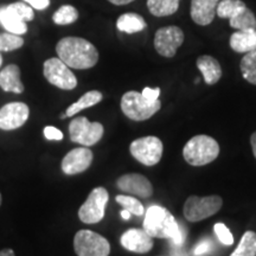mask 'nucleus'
Returning <instances> with one entry per match:
<instances>
[{"label":"nucleus","mask_w":256,"mask_h":256,"mask_svg":"<svg viewBox=\"0 0 256 256\" xmlns=\"http://www.w3.org/2000/svg\"><path fill=\"white\" fill-rule=\"evenodd\" d=\"M56 52L60 60L74 69H90L98 60V51L94 44L81 37L62 38L57 43Z\"/></svg>","instance_id":"f257e3e1"},{"label":"nucleus","mask_w":256,"mask_h":256,"mask_svg":"<svg viewBox=\"0 0 256 256\" xmlns=\"http://www.w3.org/2000/svg\"><path fill=\"white\" fill-rule=\"evenodd\" d=\"M144 230L153 238H168L177 246L184 242L179 224L166 208L150 206L145 212Z\"/></svg>","instance_id":"f03ea898"},{"label":"nucleus","mask_w":256,"mask_h":256,"mask_svg":"<svg viewBox=\"0 0 256 256\" xmlns=\"http://www.w3.org/2000/svg\"><path fill=\"white\" fill-rule=\"evenodd\" d=\"M220 154V145L214 138L200 134L191 138L183 148V156L188 164L204 166L210 164Z\"/></svg>","instance_id":"7ed1b4c3"},{"label":"nucleus","mask_w":256,"mask_h":256,"mask_svg":"<svg viewBox=\"0 0 256 256\" xmlns=\"http://www.w3.org/2000/svg\"><path fill=\"white\" fill-rule=\"evenodd\" d=\"M162 108V102L147 101L142 92H127L121 98V110L128 119L133 121H145L158 113Z\"/></svg>","instance_id":"20e7f679"},{"label":"nucleus","mask_w":256,"mask_h":256,"mask_svg":"<svg viewBox=\"0 0 256 256\" xmlns=\"http://www.w3.org/2000/svg\"><path fill=\"white\" fill-rule=\"evenodd\" d=\"M74 249L78 256H110V244L100 234L82 229L74 238Z\"/></svg>","instance_id":"39448f33"},{"label":"nucleus","mask_w":256,"mask_h":256,"mask_svg":"<svg viewBox=\"0 0 256 256\" xmlns=\"http://www.w3.org/2000/svg\"><path fill=\"white\" fill-rule=\"evenodd\" d=\"M223 200L217 194L206 197H188L184 204V216L190 222H200L218 212Z\"/></svg>","instance_id":"423d86ee"},{"label":"nucleus","mask_w":256,"mask_h":256,"mask_svg":"<svg viewBox=\"0 0 256 256\" xmlns=\"http://www.w3.org/2000/svg\"><path fill=\"white\" fill-rule=\"evenodd\" d=\"M104 128L100 122H90L86 116L75 118L69 124V136L72 142L92 146L102 139Z\"/></svg>","instance_id":"0eeeda50"},{"label":"nucleus","mask_w":256,"mask_h":256,"mask_svg":"<svg viewBox=\"0 0 256 256\" xmlns=\"http://www.w3.org/2000/svg\"><path fill=\"white\" fill-rule=\"evenodd\" d=\"M130 151L133 158L142 165L153 166L158 164L162 159L164 145L156 136H142L130 144Z\"/></svg>","instance_id":"6e6552de"},{"label":"nucleus","mask_w":256,"mask_h":256,"mask_svg":"<svg viewBox=\"0 0 256 256\" xmlns=\"http://www.w3.org/2000/svg\"><path fill=\"white\" fill-rule=\"evenodd\" d=\"M110 194L104 188H95L78 210V218L86 224L101 222L104 217Z\"/></svg>","instance_id":"1a4fd4ad"},{"label":"nucleus","mask_w":256,"mask_h":256,"mask_svg":"<svg viewBox=\"0 0 256 256\" xmlns=\"http://www.w3.org/2000/svg\"><path fill=\"white\" fill-rule=\"evenodd\" d=\"M43 72L48 82L63 90H72L78 86L76 76L58 57L46 60L44 62Z\"/></svg>","instance_id":"9d476101"},{"label":"nucleus","mask_w":256,"mask_h":256,"mask_svg":"<svg viewBox=\"0 0 256 256\" xmlns=\"http://www.w3.org/2000/svg\"><path fill=\"white\" fill-rule=\"evenodd\" d=\"M184 42V32L180 28L174 26H165L160 28L156 32L154 36V49L160 56L171 58L176 55L178 48L183 44Z\"/></svg>","instance_id":"9b49d317"},{"label":"nucleus","mask_w":256,"mask_h":256,"mask_svg":"<svg viewBox=\"0 0 256 256\" xmlns=\"http://www.w3.org/2000/svg\"><path fill=\"white\" fill-rule=\"evenodd\" d=\"M30 115L28 104L23 102H11L0 108V130H14L26 122Z\"/></svg>","instance_id":"f8f14e48"},{"label":"nucleus","mask_w":256,"mask_h":256,"mask_svg":"<svg viewBox=\"0 0 256 256\" xmlns=\"http://www.w3.org/2000/svg\"><path fill=\"white\" fill-rule=\"evenodd\" d=\"M116 186L120 191L142 198H150L153 194L151 182L140 174H127L121 176L116 180Z\"/></svg>","instance_id":"ddd939ff"},{"label":"nucleus","mask_w":256,"mask_h":256,"mask_svg":"<svg viewBox=\"0 0 256 256\" xmlns=\"http://www.w3.org/2000/svg\"><path fill=\"white\" fill-rule=\"evenodd\" d=\"M92 162V152L88 147H78L66 153L62 160V171L66 174H78L88 170Z\"/></svg>","instance_id":"4468645a"},{"label":"nucleus","mask_w":256,"mask_h":256,"mask_svg":"<svg viewBox=\"0 0 256 256\" xmlns=\"http://www.w3.org/2000/svg\"><path fill=\"white\" fill-rule=\"evenodd\" d=\"M121 246L127 250L145 254L153 248V238L144 229H128L120 238Z\"/></svg>","instance_id":"2eb2a0df"},{"label":"nucleus","mask_w":256,"mask_h":256,"mask_svg":"<svg viewBox=\"0 0 256 256\" xmlns=\"http://www.w3.org/2000/svg\"><path fill=\"white\" fill-rule=\"evenodd\" d=\"M220 0H191L190 16L197 25L206 26L212 23Z\"/></svg>","instance_id":"dca6fc26"},{"label":"nucleus","mask_w":256,"mask_h":256,"mask_svg":"<svg viewBox=\"0 0 256 256\" xmlns=\"http://www.w3.org/2000/svg\"><path fill=\"white\" fill-rule=\"evenodd\" d=\"M0 87L8 92L22 94L24 84L20 81V69L16 64H10L0 72Z\"/></svg>","instance_id":"f3484780"},{"label":"nucleus","mask_w":256,"mask_h":256,"mask_svg":"<svg viewBox=\"0 0 256 256\" xmlns=\"http://www.w3.org/2000/svg\"><path fill=\"white\" fill-rule=\"evenodd\" d=\"M197 68L203 75L204 81L206 84L212 86L216 84L222 78V69H220V64L218 63L215 57L204 55L198 57L197 60Z\"/></svg>","instance_id":"a211bd4d"},{"label":"nucleus","mask_w":256,"mask_h":256,"mask_svg":"<svg viewBox=\"0 0 256 256\" xmlns=\"http://www.w3.org/2000/svg\"><path fill=\"white\" fill-rule=\"evenodd\" d=\"M230 48L238 54H247L256 50V30L236 31L230 36Z\"/></svg>","instance_id":"6ab92c4d"},{"label":"nucleus","mask_w":256,"mask_h":256,"mask_svg":"<svg viewBox=\"0 0 256 256\" xmlns=\"http://www.w3.org/2000/svg\"><path fill=\"white\" fill-rule=\"evenodd\" d=\"M146 26L145 19L138 14H124L120 16L116 22L118 30L130 34L145 30Z\"/></svg>","instance_id":"aec40b11"},{"label":"nucleus","mask_w":256,"mask_h":256,"mask_svg":"<svg viewBox=\"0 0 256 256\" xmlns=\"http://www.w3.org/2000/svg\"><path fill=\"white\" fill-rule=\"evenodd\" d=\"M102 98H104V95H102V92L98 90H90L86 92V94H83L80 98L78 101H76L75 104L69 106L68 110L66 112V118L74 116V115L80 113L83 110H87V108H90L92 106L100 104Z\"/></svg>","instance_id":"412c9836"},{"label":"nucleus","mask_w":256,"mask_h":256,"mask_svg":"<svg viewBox=\"0 0 256 256\" xmlns=\"http://www.w3.org/2000/svg\"><path fill=\"white\" fill-rule=\"evenodd\" d=\"M0 24L10 34H18V36L26 34L28 31L26 23L20 20V19H18L14 14H12L6 6L0 8Z\"/></svg>","instance_id":"4be33fe9"},{"label":"nucleus","mask_w":256,"mask_h":256,"mask_svg":"<svg viewBox=\"0 0 256 256\" xmlns=\"http://www.w3.org/2000/svg\"><path fill=\"white\" fill-rule=\"evenodd\" d=\"M180 0H147V8L154 17H168L178 11Z\"/></svg>","instance_id":"5701e85b"},{"label":"nucleus","mask_w":256,"mask_h":256,"mask_svg":"<svg viewBox=\"0 0 256 256\" xmlns=\"http://www.w3.org/2000/svg\"><path fill=\"white\" fill-rule=\"evenodd\" d=\"M247 8L242 0H220L216 8V14L220 18L232 19Z\"/></svg>","instance_id":"b1692460"},{"label":"nucleus","mask_w":256,"mask_h":256,"mask_svg":"<svg viewBox=\"0 0 256 256\" xmlns=\"http://www.w3.org/2000/svg\"><path fill=\"white\" fill-rule=\"evenodd\" d=\"M229 24L232 28H238V31L256 30V17L252 10L246 8L236 17L229 19Z\"/></svg>","instance_id":"393cba45"},{"label":"nucleus","mask_w":256,"mask_h":256,"mask_svg":"<svg viewBox=\"0 0 256 256\" xmlns=\"http://www.w3.org/2000/svg\"><path fill=\"white\" fill-rule=\"evenodd\" d=\"M230 256H256V232H246L243 234L238 248Z\"/></svg>","instance_id":"a878e982"},{"label":"nucleus","mask_w":256,"mask_h":256,"mask_svg":"<svg viewBox=\"0 0 256 256\" xmlns=\"http://www.w3.org/2000/svg\"><path fill=\"white\" fill-rule=\"evenodd\" d=\"M243 78L256 86V50L247 52L240 64Z\"/></svg>","instance_id":"bb28decb"},{"label":"nucleus","mask_w":256,"mask_h":256,"mask_svg":"<svg viewBox=\"0 0 256 256\" xmlns=\"http://www.w3.org/2000/svg\"><path fill=\"white\" fill-rule=\"evenodd\" d=\"M78 19V12L72 5H63L52 16L54 23L57 25H69Z\"/></svg>","instance_id":"cd10ccee"},{"label":"nucleus","mask_w":256,"mask_h":256,"mask_svg":"<svg viewBox=\"0 0 256 256\" xmlns=\"http://www.w3.org/2000/svg\"><path fill=\"white\" fill-rule=\"evenodd\" d=\"M115 200H116L124 210L130 211L132 215L142 216L144 214H145L144 206L136 200V197L127 196V194H118L116 198H115Z\"/></svg>","instance_id":"c85d7f7f"},{"label":"nucleus","mask_w":256,"mask_h":256,"mask_svg":"<svg viewBox=\"0 0 256 256\" xmlns=\"http://www.w3.org/2000/svg\"><path fill=\"white\" fill-rule=\"evenodd\" d=\"M24 40L14 34H0V52L2 51H14L23 46Z\"/></svg>","instance_id":"c756f323"},{"label":"nucleus","mask_w":256,"mask_h":256,"mask_svg":"<svg viewBox=\"0 0 256 256\" xmlns=\"http://www.w3.org/2000/svg\"><path fill=\"white\" fill-rule=\"evenodd\" d=\"M6 8H8V10L12 14H14L16 17L25 22V23L26 22H31L34 18V10H32L30 5L25 4V2H14V4L8 5Z\"/></svg>","instance_id":"7c9ffc66"},{"label":"nucleus","mask_w":256,"mask_h":256,"mask_svg":"<svg viewBox=\"0 0 256 256\" xmlns=\"http://www.w3.org/2000/svg\"><path fill=\"white\" fill-rule=\"evenodd\" d=\"M214 230H215L216 236L223 244L226 246H232L234 243V236L230 232V230L226 228V224L223 223H216L215 226H214Z\"/></svg>","instance_id":"2f4dec72"},{"label":"nucleus","mask_w":256,"mask_h":256,"mask_svg":"<svg viewBox=\"0 0 256 256\" xmlns=\"http://www.w3.org/2000/svg\"><path fill=\"white\" fill-rule=\"evenodd\" d=\"M44 136L48 140H54V142H60L63 139V133L54 126H46L44 128Z\"/></svg>","instance_id":"473e14b6"},{"label":"nucleus","mask_w":256,"mask_h":256,"mask_svg":"<svg viewBox=\"0 0 256 256\" xmlns=\"http://www.w3.org/2000/svg\"><path fill=\"white\" fill-rule=\"evenodd\" d=\"M142 96L146 98L147 101L154 102V101H156V100H159L160 88L152 89V88L146 87V88H144V90H142Z\"/></svg>","instance_id":"72a5a7b5"},{"label":"nucleus","mask_w":256,"mask_h":256,"mask_svg":"<svg viewBox=\"0 0 256 256\" xmlns=\"http://www.w3.org/2000/svg\"><path fill=\"white\" fill-rule=\"evenodd\" d=\"M28 5H30L32 8L36 10H46L50 5V0H23Z\"/></svg>","instance_id":"f704fd0d"},{"label":"nucleus","mask_w":256,"mask_h":256,"mask_svg":"<svg viewBox=\"0 0 256 256\" xmlns=\"http://www.w3.org/2000/svg\"><path fill=\"white\" fill-rule=\"evenodd\" d=\"M211 249V243L209 241H202L198 243V244L194 247V254L196 256H200L203 254H206Z\"/></svg>","instance_id":"c9c22d12"},{"label":"nucleus","mask_w":256,"mask_h":256,"mask_svg":"<svg viewBox=\"0 0 256 256\" xmlns=\"http://www.w3.org/2000/svg\"><path fill=\"white\" fill-rule=\"evenodd\" d=\"M108 2H112V4H114V5L121 6V5H126V4H130V2H134V0H108Z\"/></svg>","instance_id":"e433bc0d"},{"label":"nucleus","mask_w":256,"mask_h":256,"mask_svg":"<svg viewBox=\"0 0 256 256\" xmlns=\"http://www.w3.org/2000/svg\"><path fill=\"white\" fill-rule=\"evenodd\" d=\"M250 144H252V153H254V156L256 158V132L252 134L250 136Z\"/></svg>","instance_id":"4c0bfd02"},{"label":"nucleus","mask_w":256,"mask_h":256,"mask_svg":"<svg viewBox=\"0 0 256 256\" xmlns=\"http://www.w3.org/2000/svg\"><path fill=\"white\" fill-rule=\"evenodd\" d=\"M0 256H16L14 252L12 250V249H2V250H0Z\"/></svg>","instance_id":"58836bf2"},{"label":"nucleus","mask_w":256,"mask_h":256,"mask_svg":"<svg viewBox=\"0 0 256 256\" xmlns=\"http://www.w3.org/2000/svg\"><path fill=\"white\" fill-rule=\"evenodd\" d=\"M120 215H121V217H122L124 220H130V215H132V214L130 212V211H127V210H122L120 212Z\"/></svg>","instance_id":"ea45409f"},{"label":"nucleus","mask_w":256,"mask_h":256,"mask_svg":"<svg viewBox=\"0 0 256 256\" xmlns=\"http://www.w3.org/2000/svg\"><path fill=\"white\" fill-rule=\"evenodd\" d=\"M2 57L0 55V66H2Z\"/></svg>","instance_id":"a19ab883"},{"label":"nucleus","mask_w":256,"mask_h":256,"mask_svg":"<svg viewBox=\"0 0 256 256\" xmlns=\"http://www.w3.org/2000/svg\"><path fill=\"white\" fill-rule=\"evenodd\" d=\"M0 206H2V194H0Z\"/></svg>","instance_id":"79ce46f5"}]
</instances>
